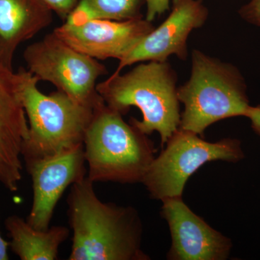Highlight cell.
Returning <instances> with one entry per match:
<instances>
[{
    "mask_svg": "<svg viewBox=\"0 0 260 260\" xmlns=\"http://www.w3.org/2000/svg\"><path fill=\"white\" fill-rule=\"evenodd\" d=\"M53 12L62 20H66L80 0H44Z\"/></svg>",
    "mask_w": 260,
    "mask_h": 260,
    "instance_id": "obj_16",
    "label": "cell"
},
{
    "mask_svg": "<svg viewBox=\"0 0 260 260\" xmlns=\"http://www.w3.org/2000/svg\"><path fill=\"white\" fill-rule=\"evenodd\" d=\"M26 70L15 72L0 65V184L13 192L22 179V147L28 135L22 103Z\"/></svg>",
    "mask_w": 260,
    "mask_h": 260,
    "instance_id": "obj_9",
    "label": "cell"
},
{
    "mask_svg": "<svg viewBox=\"0 0 260 260\" xmlns=\"http://www.w3.org/2000/svg\"><path fill=\"white\" fill-rule=\"evenodd\" d=\"M208 10L203 0H173L172 13L124 58L113 74L126 66L143 61H165L172 55L181 60L188 56L187 39L195 28L204 25Z\"/></svg>",
    "mask_w": 260,
    "mask_h": 260,
    "instance_id": "obj_10",
    "label": "cell"
},
{
    "mask_svg": "<svg viewBox=\"0 0 260 260\" xmlns=\"http://www.w3.org/2000/svg\"><path fill=\"white\" fill-rule=\"evenodd\" d=\"M145 0H80L65 23L79 24L92 20L126 21L143 18Z\"/></svg>",
    "mask_w": 260,
    "mask_h": 260,
    "instance_id": "obj_15",
    "label": "cell"
},
{
    "mask_svg": "<svg viewBox=\"0 0 260 260\" xmlns=\"http://www.w3.org/2000/svg\"><path fill=\"white\" fill-rule=\"evenodd\" d=\"M83 146L93 183H142L157 152L148 135L106 104L95 109Z\"/></svg>",
    "mask_w": 260,
    "mask_h": 260,
    "instance_id": "obj_3",
    "label": "cell"
},
{
    "mask_svg": "<svg viewBox=\"0 0 260 260\" xmlns=\"http://www.w3.org/2000/svg\"><path fill=\"white\" fill-rule=\"evenodd\" d=\"M154 28L151 21L143 18L92 20L79 24L65 23L53 32L75 50L98 60H121Z\"/></svg>",
    "mask_w": 260,
    "mask_h": 260,
    "instance_id": "obj_11",
    "label": "cell"
},
{
    "mask_svg": "<svg viewBox=\"0 0 260 260\" xmlns=\"http://www.w3.org/2000/svg\"><path fill=\"white\" fill-rule=\"evenodd\" d=\"M52 20L53 11L44 0H0V65L13 70L19 46Z\"/></svg>",
    "mask_w": 260,
    "mask_h": 260,
    "instance_id": "obj_13",
    "label": "cell"
},
{
    "mask_svg": "<svg viewBox=\"0 0 260 260\" xmlns=\"http://www.w3.org/2000/svg\"><path fill=\"white\" fill-rule=\"evenodd\" d=\"M24 162L32 186V203L27 222L39 230H47L65 190L87 177L83 144Z\"/></svg>",
    "mask_w": 260,
    "mask_h": 260,
    "instance_id": "obj_8",
    "label": "cell"
},
{
    "mask_svg": "<svg viewBox=\"0 0 260 260\" xmlns=\"http://www.w3.org/2000/svg\"><path fill=\"white\" fill-rule=\"evenodd\" d=\"M161 216L170 229L169 260H225L232 242L189 209L181 198L162 201Z\"/></svg>",
    "mask_w": 260,
    "mask_h": 260,
    "instance_id": "obj_12",
    "label": "cell"
},
{
    "mask_svg": "<svg viewBox=\"0 0 260 260\" xmlns=\"http://www.w3.org/2000/svg\"><path fill=\"white\" fill-rule=\"evenodd\" d=\"M166 144L142 181L150 197L161 201L181 198L186 181L206 162H237L245 158L240 140L224 138L210 143L179 127Z\"/></svg>",
    "mask_w": 260,
    "mask_h": 260,
    "instance_id": "obj_6",
    "label": "cell"
},
{
    "mask_svg": "<svg viewBox=\"0 0 260 260\" xmlns=\"http://www.w3.org/2000/svg\"><path fill=\"white\" fill-rule=\"evenodd\" d=\"M5 225L11 240L10 249L21 260L59 259V247L70 234L69 228L62 225L39 230L17 215L8 217Z\"/></svg>",
    "mask_w": 260,
    "mask_h": 260,
    "instance_id": "obj_14",
    "label": "cell"
},
{
    "mask_svg": "<svg viewBox=\"0 0 260 260\" xmlns=\"http://www.w3.org/2000/svg\"><path fill=\"white\" fill-rule=\"evenodd\" d=\"M39 82L27 70L22 91L28 123V138L22 147L24 162L51 156L83 144L98 108L78 104L59 90L43 93L38 88Z\"/></svg>",
    "mask_w": 260,
    "mask_h": 260,
    "instance_id": "obj_5",
    "label": "cell"
},
{
    "mask_svg": "<svg viewBox=\"0 0 260 260\" xmlns=\"http://www.w3.org/2000/svg\"><path fill=\"white\" fill-rule=\"evenodd\" d=\"M28 70L49 82L78 104L97 108L105 104L96 90L97 80L108 73L96 59L75 50L54 32L30 44L23 53Z\"/></svg>",
    "mask_w": 260,
    "mask_h": 260,
    "instance_id": "obj_7",
    "label": "cell"
},
{
    "mask_svg": "<svg viewBox=\"0 0 260 260\" xmlns=\"http://www.w3.org/2000/svg\"><path fill=\"white\" fill-rule=\"evenodd\" d=\"M245 117L251 121V126L255 133L260 136V105L249 107Z\"/></svg>",
    "mask_w": 260,
    "mask_h": 260,
    "instance_id": "obj_18",
    "label": "cell"
},
{
    "mask_svg": "<svg viewBox=\"0 0 260 260\" xmlns=\"http://www.w3.org/2000/svg\"><path fill=\"white\" fill-rule=\"evenodd\" d=\"M10 247V243L2 237L0 233V260H8L10 259L8 254V248Z\"/></svg>",
    "mask_w": 260,
    "mask_h": 260,
    "instance_id": "obj_19",
    "label": "cell"
},
{
    "mask_svg": "<svg viewBox=\"0 0 260 260\" xmlns=\"http://www.w3.org/2000/svg\"><path fill=\"white\" fill-rule=\"evenodd\" d=\"M177 82V74L167 61H150L125 74H112L97 84L96 90L106 105L122 116L132 107L138 108L143 119L131 118L129 122L147 135L158 132L164 148L180 124Z\"/></svg>",
    "mask_w": 260,
    "mask_h": 260,
    "instance_id": "obj_2",
    "label": "cell"
},
{
    "mask_svg": "<svg viewBox=\"0 0 260 260\" xmlns=\"http://www.w3.org/2000/svg\"><path fill=\"white\" fill-rule=\"evenodd\" d=\"M239 13L248 23L260 26V0H251L239 10Z\"/></svg>",
    "mask_w": 260,
    "mask_h": 260,
    "instance_id": "obj_17",
    "label": "cell"
},
{
    "mask_svg": "<svg viewBox=\"0 0 260 260\" xmlns=\"http://www.w3.org/2000/svg\"><path fill=\"white\" fill-rule=\"evenodd\" d=\"M72 236L69 260H149L142 249L143 224L132 206L104 203L88 177L67 198Z\"/></svg>",
    "mask_w": 260,
    "mask_h": 260,
    "instance_id": "obj_1",
    "label": "cell"
},
{
    "mask_svg": "<svg viewBox=\"0 0 260 260\" xmlns=\"http://www.w3.org/2000/svg\"><path fill=\"white\" fill-rule=\"evenodd\" d=\"M244 77L237 68L194 50L189 80L177 88L184 104L179 128L198 135L217 121L244 116L251 107Z\"/></svg>",
    "mask_w": 260,
    "mask_h": 260,
    "instance_id": "obj_4",
    "label": "cell"
}]
</instances>
